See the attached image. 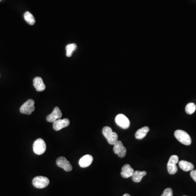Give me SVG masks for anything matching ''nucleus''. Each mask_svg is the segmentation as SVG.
Returning <instances> with one entry per match:
<instances>
[{"label": "nucleus", "mask_w": 196, "mask_h": 196, "mask_svg": "<svg viewBox=\"0 0 196 196\" xmlns=\"http://www.w3.org/2000/svg\"><path fill=\"white\" fill-rule=\"evenodd\" d=\"M102 132L108 143L111 145H114L118 141V136L117 134L115 132H113L112 129L109 126H105L102 129Z\"/></svg>", "instance_id": "nucleus-1"}, {"label": "nucleus", "mask_w": 196, "mask_h": 196, "mask_svg": "<svg viewBox=\"0 0 196 196\" xmlns=\"http://www.w3.org/2000/svg\"><path fill=\"white\" fill-rule=\"evenodd\" d=\"M174 136L178 141L180 142L184 145L189 146L191 144L192 140L191 137L185 131L181 130H177L175 131Z\"/></svg>", "instance_id": "nucleus-2"}, {"label": "nucleus", "mask_w": 196, "mask_h": 196, "mask_svg": "<svg viewBox=\"0 0 196 196\" xmlns=\"http://www.w3.org/2000/svg\"><path fill=\"white\" fill-rule=\"evenodd\" d=\"M33 149L34 153L37 155L44 154L46 149V146L44 141L42 139H37L33 143Z\"/></svg>", "instance_id": "nucleus-3"}, {"label": "nucleus", "mask_w": 196, "mask_h": 196, "mask_svg": "<svg viewBox=\"0 0 196 196\" xmlns=\"http://www.w3.org/2000/svg\"><path fill=\"white\" fill-rule=\"evenodd\" d=\"M50 183L48 178L43 176H38L33 179L32 184L35 187L43 188L47 187Z\"/></svg>", "instance_id": "nucleus-4"}, {"label": "nucleus", "mask_w": 196, "mask_h": 196, "mask_svg": "<svg viewBox=\"0 0 196 196\" xmlns=\"http://www.w3.org/2000/svg\"><path fill=\"white\" fill-rule=\"evenodd\" d=\"M34 110L35 107L34 100L29 99L21 106L20 108V111L22 114L30 115L34 111Z\"/></svg>", "instance_id": "nucleus-5"}, {"label": "nucleus", "mask_w": 196, "mask_h": 196, "mask_svg": "<svg viewBox=\"0 0 196 196\" xmlns=\"http://www.w3.org/2000/svg\"><path fill=\"white\" fill-rule=\"evenodd\" d=\"M179 161V157L177 155H172L170 157L167 163L168 172L170 174H174L178 170V167L176 164Z\"/></svg>", "instance_id": "nucleus-6"}, {"label": "nucleus", "mask_w": 196, "mask_h": 196, "mask_svg": "<svg viewBox=\"0 0 196 196\" xmlns=\"http://www.w3.org/2000/svg\"><path fill=\"white\" fill-rule=\"evenodd\" d=\"M115 123L123 129H126L130 126V121L126 115L123 114L118 115L115 118Z\"/></svg>", "instance_id": "nucleus-7"}, {"label": "nucleus", "mask_w": 196, "mask_h": 196, "mask_svg": "<svg viewBox=\"0 0 196 196\" xmlns=\"http://www.w3.org/2000/svg\"><path fill=\"white\" fill-rule=\"evenodd\" d=\"M56 164L59 167L63 168V170L67 172H70L73 169L72 166L70 162L64 157L61 156L58 157L56 160Z\"/></svg>", "instance_id": "nucleus-8"}, {"label": "nucleus", "mask_w": 196, "mask_h": 196, "mask_svg": "<svg viewBox=\"0 0 196 196\" xmlns=\"http://www.w3.org/2000/svg\"><path fill=\"white\" fill-rule=\"evenodd\" d=\"M113 152L120 157H124L126 154V149L120 141H118L113 146Z\"/></svg>", "instance_id": "nucleus-9"}, {"label": "nucleus", "mask_w": 196, "mask_h": 196, "mask_svg": "<svg viewBox=\"0 0 196 196\" xmlns=\"http://www.w3.org/2000/svg\"><path fill=\"white\" fill-rule=\"evenodd\" d=\"M62 116V113L58 107H55L53 111L50 115H47L46 120L50 123H53L55 121L60 119Z\"/></svg>", "instance_id": "nucleus-10"}, {"label": "nucleus", "mask_w": 196, "mask_h": 196, "mask_svg": "<svg viewBox=\"0 0 196 196\" xmlns=\"http://www.w3.org/2000/svg\"><path fill=\"white\" fill-rule=\"evenodd\" d=\"M70 124V121L67 118L58 119L53 123V128L56 131H59L67 127Z\"/></svg>", "instance_id": "nucleus-11"}, {"label": "nucleus", "mask_w": 196, "mask_h": 196, "mask_svg": "<svg viewBox=\"0 0 196 196\" xmlns=\"http://www.w3.org/2000/svg\"><path fill=\"white\" fill-rule=\"evenodd\" d=\"M93 157L91 155H86L82 157L79 160V165L82 168L87 167L91 165L93 162Z\"/></svg>", "instance_id": "nucleus-12"}, {"label": "nucleus", "mask_w": 196, "mask_h": 196, "mask_svg": "<svg viewBox=\"0 0 196 196\" xmlns=\"http://www.w3.org/2000/svg\"><path fill=\"white\" fill-rule=\"evenodd\" d=\"M133 172H134V170L131 167L130 165L126 164L123 166V167L122 168V171L120 174L123 178H128L132 175Z\"/></svg>", "instance_id": "nucleus-13"}, {"label": "nucleus", "mask_w": 196, "mask_h": 196, "mask_svg": "<svg viewBox=\"0 0 196 196\" xmlns=\"http://www.w3.org/2000/svg\"><path fill=\"white\" fill-rule=\"evenodd\" d=\"M33 86L38 91H44L45 89V85L40 77H36L33 80Z\"/></svg>", "instance_id": "nucleus-14"}, {"label": "nucleus", "mask_w": 196, "mask_h": 196, "mask_svg": "<svg viewBox=\"0 0 196 196\" xmlns=\"http://www.w3.org/2000/svg\"><path fill=\"white\" fill-rule=\"evenodd\" d=\"M179 166L181 170L185 172L191 171L194 169V165L192 163L184 160H181L179 162Z\"/></svg>", "instance_id": "nucleus-15"}, {"label": "nucleus", "mask_w": 196, "mask_h": 196, "mask_svg": "<svg viewBox=\"0 0 196 196\" xmlns=\"http://www.w3.org/2000/svg\"><path fill=\"white\" fill-rule=\"evenodd\" d=\"M149 128L148 126H144L137 131L135 133V137L137 139H144L146 134L149 132Z\"/></svg>", "instance_id": "nucleus-16"}, {"label": "nucleus", "mask_w": 196, "mask_h": 196, "mask_svg": "<svg viewBox=\"0 0 196 196\" xmlns=\"http://www.w3.org/2000/svg\"><path fill=\"white\" fill-rule=\"evenodd\" d=\"M146 173L145 171L136 170L134 171L133 174L131 176L132 181L135 183H139L144 176L146 175Z\"/></svg>", "instance_id": "nucleus-17"}, {"label": "nucleus", "mask_w": 196, "mask_h": 196, "mask_svg": "<svg viewBox=\"0 0 196 196\" xmlns=\"http://www.w3.org/2000/svg\"><path fill=\"white\" fill-rule=\"evenodd\" d=\"M76 48H77V45L75 43L67 45V46L65 47L67 57H70L71 56L73 55L74 51L76 50Z\"/></svg>", "instance_id": "nucleus-18"}, {"label": "nucleus", "mask_w": 196, "mask_h": 196, "mask_svg": "<svg viewBox=\"0 0 196 196\" xmlns=\"http://www.w3.org/2000/svg\"><path fill=\"white\" fill-rule=\"evenodd\" d=\"M24 19L25 21L30 25H33L36 22V20L33 15L29 12H26L24 14Z\"/></svg>", "instance_id": "nucleus-19"}, {"label": "nucleus", "mask_w": 196, "mask_h": 196, "mask_svg": "<svg viewBox=\"0 0 196 196\" xmlns=\"http://www.w3.org/2000/svg\"><path fill=\"white\" fill-rule=\"evenodd\" d=\"M196 110V105L194 104V103H192V102L188 103V104H187L186 106V112L188 115H192V113L194 112Z\"/></svg>", "instance_id": "nucleus-20"}, {"label": "nucleus", "mask_w": 196, "mask_h": 196, "mask_svg": "<svg viewBox=\"0 0 196 196\" xmlns=\"http://www.w3.org/2000/svg\"><path fill=\"white\" fill-rule=\"evenodd\" d=\"M161 196H173L172 188H167L165 189L162 195Z\"/></svg>", "instance_id": "nucleus-21"}, {"label": "nucleus", "mask_w": 196, "mask_h": 196, "mask_svg": "<svg viewBox=\"0 0 196 196\" xmlns=\"http://www.w3.org/2000/svg\"><path fill=\"white\" fill-rule=\"evenodd\" d=\"M191 178L194 179V181L196 182V170H191L190 173Z\"/></svg>", "instance_id": "nucleus-22"}, {"label": "nucleus", "mask_w": 196, "mask_h": 196, "mask_svg": "<svg viewBox=\"0 0 196 196\" xmlns=\"http://www.w3.org/2000/svg\"><path fill=\"white\" fill-rule=\"evenodd\" d=\"M123 196H131L130 195V194H124V195H123Z\"/></svg>", "instance_id": "nucleus-23"}, {"label": "nucleus", "mask_w": 196, "mask_h": 196, "mask_svg": "<svg viewBox=\"0 0 196 196\" xmlns=\"http://www.w3.org/2000/svg\"></svg>", "instance_id": "nucleus-24"}]
</instances>
